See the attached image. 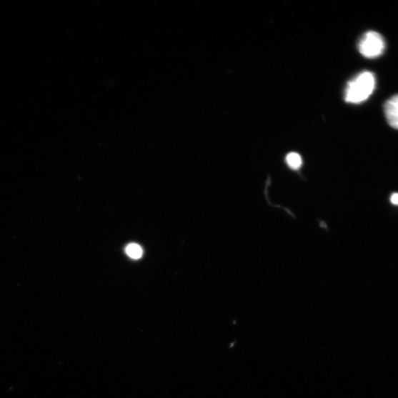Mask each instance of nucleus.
I'll return each mask as SVG.
<instances>
[{"instance_id":"2","label":"nucleus","mask_w":398,"mask_h":398,"mask_svg":"<svg viewBox=\"0 0 398 398\" xmlns=\"http://www.w3.org/2000/svg\"><path fill=\"white\" fill-rule=\"evenodd\" d=\"M360 54L367 59L380 57L386 49L384 37L376 31H368L361 38L359 45Z\"/></svg>"},{"instance_id":"5","label":"nucleus","mask_w":398,"mask_h":398,"mask_svg":"<svg viewBox=\"0 0 398 398\" xmlns=\"http://www.w3.org/2000/svg\"><path fill=\"white\" fill-rule=\"evenodd\" d=\"M126 254L133 259H139L143 256V249L136 244H129L126 248Z\"/></svg>"},{"instance_id":"4","label":"nucleus","mask_w":398,"mask_h":398,"mask_svg":"<svg viewBox=\"0 0 398 398\" xmlns=\"http://www.w3.org/2000/svg\"><path fill=\"white\" fill-rule=\"evenodd\" d=\"M287 165L292 170H298L302 166V160L301 156L297 153H290L286 158Z\"/></svg>"},{"instance_id":"3","label":"nucleus","mask_w":398,"mask_h":398,"mask_svg":"<svg viewBox=\"0 0 398 398\" xmlns=\"http://www.w3.org/2000/svg\"><path fill=\"white\" fill-rule=\"evenodd\" d=\"M384 113L389 125L398 130V94L385 103Z\"/></svg>"},{"instance_id":"6","label":"nucleus","mask_w":398,"mask_h":398,"mask_svg":"<svg viewBox=\"0 0 398 398\" xmlns=\"http://www.w3.org/2000/svg\"><path fill=\"white\" fill-rule=\"evenodd\" d=\"M391 202L393 204L398 205V194H394L392 196Z\"/></svg>"},{"instance_id":"1","label":"nucleus","mask_w":398,"mask_h":398,"mask_svg":"<svg viewBox=\"0 0 398 398\" xmlns=\"http://www.w3.org/2000/svg\"><path fill=\"white\" fill-rule=\"evenodd\" d=\"M377 80L374 74L364 71L347 84L344 99L347 103L359 104L367 100L376 89Z\"/></svg>"}]
</instances>
